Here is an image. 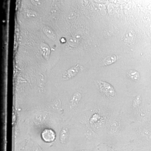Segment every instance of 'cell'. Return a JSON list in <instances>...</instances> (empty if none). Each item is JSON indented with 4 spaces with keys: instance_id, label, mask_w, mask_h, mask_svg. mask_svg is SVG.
Instances as JSON below:
<instances>
[{
    "instance_id": "1",
    "label": "cell",
    "mask_w": 151,
    "mask_h": 151,
    "mask_svg": "<svg viewBox=\"0 0 151 151\" xmlns=\"http://www.w3.org/2000/svg\"><path fill=\"white\" fill-rule=\"evenodd\" d=\"M101 84V89L103 93L109 96H114L115 92L113 87L110 84L105 82H102Z\"/></svg>"
},
{
    "instance_id": "2",
    "label": "cell",
    "mask_w": 151,
    "mask_h": 151,
    "mask_svg": "<svg viewBox=\"0 0 151 151\" xmlns=\"http://www.w3.org/2000/svg\"><path fill=\"white\" fill-rule=\"evenodd\" d=\"M44 140L47 142H51L55 139V135L54 132L50 129H45L42 134Z\"/></svg>"
},
{
    "instance_id": "4",
    "label": "cell",
    "mask_w": 151,
    "mask_h": 151,
    "mask_svg": "<svg viewBox=\"0 0 151 151\" xmlns=\"http://www.w3.org/2000/svg\"><path fill=\"white\" fill-rule=\"evenodd\" d=\"M129 76L130 78L134 80H137L139 78V73L135 70H130V72H129Z\"/></svg>"
},
{
    "instance_id": "3",
    "label": "cell",
    "mask_w": 151,
    "mask_h": 151,
    "mask_svg": "<svg viewBox=\"0 0 151 151\" xmlns=\"http://www.w3.org/2000/svg\"><path fill=\"white\" fill-rule=\"evenodd\" d=\"M116 57L114 55H109L105 58V59L103 60V65H108L112 64L116 61Z\"/></svg>"
}]
</instances>
